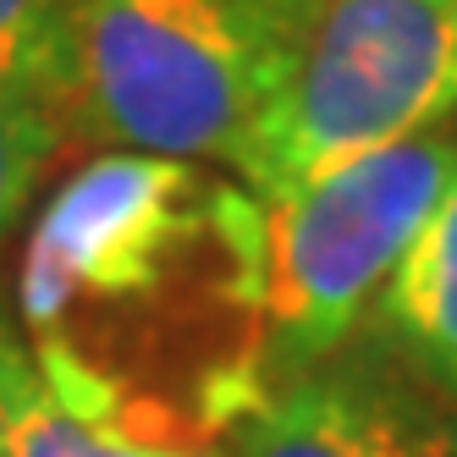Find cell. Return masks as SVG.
I'll use <instances>...</instances> for the list:
<instances>
[{"label": "cell", "instance_id": "obj_1", "mask_svg": "<svg viewBox=\"0 0 457 457\" xmlns=\"http://www.w3.org/2000/svg\"><path fill=\"white\" fill-rule=\"evenodd\" d=\"M22 347L78 419L220 446L265 391V210L193 160L100 154L17 259Z\"/></svg>", "mask_w": 457, "mask_h": 457}, {"label": "cell", "instance_id": "obj_9", "mask_svg": "<svg viewBox=\"0 0 457 457\" xmlns=\"http://www.w3.org/2000/svg\"><path fill=\"white\" fill-rule=\"evenodd\" d=\"M61 12L67 0H0V88H28L45 100Z\"/></svg>", "mask_w": 457, "mask_h": 457}, {"label": "cell", "instance_id": "obj_7", "mask_svg": "<svg viewBox=\"0 0 457 457\" xmlns=\"http://www.w3.org/2000/svg\"><path fill=\"white\" fill-rule=\"evenodd\" d=\"M0 457H226L220 446H149L121 430L78 419L45 386L34 358L0 325Z\"/></svg>", "mask_w": 457, "mask_h": 457}, {"label": "cell", "instance_id": "obj_3", "mask_svg": "<svg viewBox=\"0 0 457 457\" xmlns=\"http://www.w3.org/2000/svg\"><path fill=\"white\" fill-rule=\"evenodd\" d=\"M457 116V0H325L292 83L237 154L253 199L424 138Z\"/></svg>", "mask_w": 457, "mask_h": 457}, {"label": "cell", "instance_id": "obj_6", "mask_svg": "<svg viewBox=\"0 0 457 457\" xmlns=\"http://www.w3.org/2000/svg\"><path fill=\"white\" fill-rule=\"evenodd\" d=\"M375 342L457 403V166L380 287Z\"/></svg>", "mask_w": 457, "mask_h": 457}, {"label": "cell", "instance_id": "obj_4", "mask_svg": "<svg viewBox=\"0 0 457 457\" xmlns=\"http://www.w3.org/2000/svg\"><path fill=\"white\" fill-rule=\"evenodd\" d=\"M457 166V133L436 127L397 149L325 171L265 210V380L325 364L375 309L391 265L413 243Z\"/></svg>", "mask_w": 457, "mask_h": 457}, {"label": "cell", "instance_id": "obj_8", "mask_svg": "<svg viewBox=\"0 0 457 457\" xmlns=\"http://www.w3.org/2000/svg\"><path fill=\"white\" fill-rule=\"evenodd\" d=\"M61 121L55 111L28 88H0V237L34 199V187L61 149Z\"/></svg>", "mask_w": 457, "mask_h": 457}, {"label": "cell", "instance_id": "obj_2", "mask_svg": "<svg viewBox=\"0 0 457 457\" xmlns=\"http://www.w3.org/2000/svg\"><path fill=\"white\" fill-rule=\"evenodd\" d=\"M320 12L325 0H67L45 105L105 154L237 166Z\"/></svg>", "mask_w": 457, "mask_h": 457}, {"label": "cell", "instance_id": "obj_5", "mask_svg": "<svg viewBox=\"0 0 457 457\" xmlns=\"http://www.w3.org/2000/svg\"><path fill=\"white\" fill-rule=\"evenodd\" d=\"M226 457H457V403L370 337L270 380L226 430Z\"/></svg>", "mask_w": 457, "mask_h": 457}]
</instances>
